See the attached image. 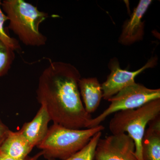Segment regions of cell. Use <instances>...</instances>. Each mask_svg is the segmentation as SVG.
<instances>
[{
  "label": "cell",
  "mask_w": 160,
  "mask_h": 160,
  "mask_svg": "<svg viewBox=\"0 0 160 160\" xmlns=\"http://www.w3.org/2000/svg\"><path fill=\"white\" fill-rule=\"evenodd\" d=\"M81 75L70 63L50 62L40 75L37 99L46 107L53 124L69 129L89 128L92 118L81 99Z\"/></svg>",
  "instance_id": "1"
},
{
  "label": "cell",
  "mask_w": 160,
  "mask_h": 160,
  "mask_svg": "<svg viewBox=\"0 0 160 160\" xmlns=\"http://www.w3.org/2000/svg\"><path fill=\"white\" fill-rule=\"evenodd\" d=\"M2 7L9 21V29L24 45L35 47L46 45L47 38L40 32L39 26L48 18V13L23 0H5Z\"/></svg>",
  "instance_id": "2"
},
{
  "label": "cell",
  "mask_w": 160,
  "mask_h": 160,
  "mask_svg": "<svg viewBox=\"0 0 160 160\" xmlns=\"http://www.w3.org/2000/svg\"><path fill=\"white\" fill-rule=\"evenodd\" d=\"M104 129L105 127L101 125L86 129H74L53 124L37 146L49 160H65L81 150L96 133Z\"/></svg>",
  "instance_id": "3"
},
{
  "label": "cell",
  "mask_w": 160,
  "mask_h": 160,
  "mask_svg": "<svg viewBox=\"0 0 160 160\" xmlns=\"http://www.w3.org/2000/svg\"><path fill=\"white\" fill-rule=\"evenodd\" d=\"M159 116L160 99L150 101L137 109L116 112L109 122V130L112 134L127 132L134 141L137 158L142 160V143L146 126Z\"/></svg>",
  "instance_id": "4"
},
{
  "label": "cell",
  "mask_w": 160,
  "mask_h": 160,
  "mask_svg": "<svg viewBox=\"0 0 160 160\" xmlns=\"http://www.w3.org/2000/svg\"><path fill=\"white\" fill-rule=\"evenodd\" d=\"M160 99V89H151L142 84L135 83L124 88L108 100L110 104L97 117L92 118L89 128L100 125L112 113L135 109L153 100Z\"/></svg>",
  "instance_id": "5"
},
{
  "label": "cell",
  "mask_w": 160,
  "mask_h": 160,
  "mask_svg": "<svg viewBox=\"0 0 160 160\" xmlns=\"http://www.w3.org/2000/svg\"><path fill=\"white\" fill-rule=\"evenodd\" d=\"M95 160H138L133 140L126 133L100 138L94 153Z\"/></svg>",
  "instance_id": "6"
},
{
  "label": "cell",
  "mask_w": 160,
  "mask_h": 160,
  "mask_svg": "<svg viewBox=\"0 0 160 160\" xmlns=\"http://www.w3.org/2000/svg\"><path fill=\"white\" fill-rule=\"evenodd\" d=\"M158 59L152 57L143 67L136 71H129L121 69L120 63L117 58L111 59L108 64L110 73L107 79L101 84L103 91V98L108 100L122 89L135 83V79L142 72L156 66Z\"/></svg>",
  "instance_id": "7"
},
{
  "label": "cell",
  "mask_w": 160,
  "mask_h": 160,
  "mask_svg": "<svg viewBox=\"0 0 160 160\" xmlns=\"http://www.w3.org/2000/svg\"><path fill=\"white\" fill-rule=\"evenodd\" d=\"M152 2L151 0L140 1L130 18L124 22L118 40L121 45L130 46L143 40L145 23L142 19Z\"/></svg>",
  "instance_id": "8"
},
{
  "label": "cell",
  "mask_w": 160,
  "mask_h": 160,
  "mask_svg": "<svg viewBox=\"0 0 160 160\" xmlns=\"http://www.w3.org/2000/svg\"><path fill=\"white\" fill-rule=\"evenodd\" d=\"M50 121L51 118L46 107L41 105L33 119L24 124L19 131L30 145L34 147L46 137Z\"/></svg>",
  "instance_id": "9"
},
{
  "label": "cell",
  "mask_w": 160,
  "mask_h": 160,
  "mask_svg": "<svg viewBox=\"0 0 160 160\" xmlns=\"http://www.w3.org/2000/svg\"><path fill=\"white\" fill-rule=\"evenodd\" d=\"M78 87L85 109L91 114L98 109L103 98L101 84L96 78H81Z\"/></svg>",
  "instance_id": "10"
},
{
  "label": "cell",
  "mask_w": 160,
  "mask_h": 160,
  "mask_svg": "<svg viewBox=\"0 0 160 160\" xmlns=\"http://www.w3.org/2000/svg\"><path fill=\"white\" fill-rule=\"evenodd\" d=\"M33 148L19 130H10L0 146V151L13 159L23 160L27 158Z\"/></svg>",
  "instance_id": "11"
},
{
  "label": "cell",
  "mask_w": 160,
  "mask_h": 160,
  "mask_svg": "<svg viewBox=\"0 0 160 160\" xmlns=\"http://www.w3.org/2000/svg\"><path fill=\"white\" fill-rule=\"evenodd\" d=\"M142 140V160H160V117L148 123Z\"/></svg>",
  "instance_id": "12"
},
{
  "label": "cell",
  "mask_w": 160,
  "mask_h": 160,
  "mask_svg": "<svg viewBox=\"0 0 160 160\" xmlns=\"http://www.w3.org/2000/svg\"><path fill=\"white\" fill-rule=\"evenodd\" d=\"M102 132H99L91 138L86 146L65 160H93L94 153L99 140L102 136Z\"/></svg>",
  "instance_id": "13"
},
{
  "label": "cell",
  "mask_w": 160,
  "mask_h": 160,
  "mask_svg": "<svg viewBox=\"0 0 160 160\" xmlns=\"http://www.w3.org/2000/svg\"><path fill=\"white\" fill-rule=\"evenodd\" d=\"M15 58L14 50L0 40V78L8 73Z\"/></svg>",
  "instance_id": "14"
},
{
  "label": "cell",
  "mask_w": 160,
  "mask_h": 160,
  "mask_svg": "<svg viewBox=\"0 0 160 160\" xmlns=\"http://www.w3.org/2000/svg\"><path fill=\"white\" fill-rule=\"evenodd\" d=\"M2 4V2L0 1V40L14 51H19L21 48L18 41L16 39L9 36L4 28V24L8 20V18L3 13L1 9Z\"/></svg>",
  "instance_id": "15"
},
{
  "label": "cell",
  "mask_w": 160,
  "mask_h": 160,
  "mask_svg": "<svg viewBox=\"0 0 160 160\" xmlns=\"http://www.w3.org/2000/svg\"><path fill=\"white\" fill-rule=\"evenodd\" d=\"M10 129L0 119V146L8 135Z\"/></svg>",
  "instance_id": "16"
},
{
  "label": "cell",
  "mask_w": 160,
  "mask_h": 160,
  "mask_svg": "<svg viewBox=\"0 0 160 160\" xmlns=\"http://www.w3.org/2000/svg\"><path fill=\"white\" fill-rule=\"evenodd\" d=\"M43 155L42 151H41L38 153L37 154L35 155L34 156L31 158H27L23 160H38L39 158ZM0 160H16L11 158L7 156L6 155L0 151Z\"/></svg>",
  "instance_id": "17"
}]
</instances>
